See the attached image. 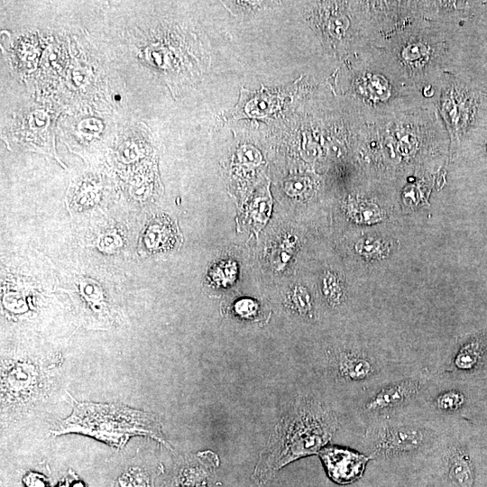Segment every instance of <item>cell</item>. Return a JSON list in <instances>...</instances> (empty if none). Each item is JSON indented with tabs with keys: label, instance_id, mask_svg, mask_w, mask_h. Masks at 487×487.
<instances>
[{
	"label": "cell",
	"instance_id": "obj_1",
	"mask_svg": "<svg viewBox=\"0 0 487 487\" xmlns=\"http://www.w3.org/2000/svg\"><path fill=\"white\" fill-rule=\"evenodd\" d=\"M336 429L330 410L312 399L299 400L276 427L253 475L265 482L286 464L319 452Z\"/></svg>",
	"mask_w": 487,
	"mask_h": 487
},
{
	"label": "cell",
	"instance_id": "obj_2",
	"mask_svg": "<svg viewBox=\"0 0 487 487\" xmlns=\"http://www.w3.org/2000/svg\"><path fill=\"white\" fill-rule=\"evenodd\" d=\"M77 433L94 437L113 447L122 448L135 436H149L166 444L161 424L151 413L123 405L78 402L54 435Z\"/></svg>",
	"mask_w": 487,
	"mask_h": 487
},
{
	"label": "cell",
	"instance_id": "obj_3",
	"mask_svg": "<svg viewBox=\"0 0 487 487\" xmlns=\"http://www.w3.org/2000/svg\"><path fill=\"white\" fill-rule=\"evenodd\" d=\"M374 456L393 457L414 453L427 441L425 428L413 424H381L368 433Z\"/></svg>",
	"mask_w": 487,
	"mask_h": 487
},
{
	"label": "cell",
	"instance_id": "obj_4",
	"mask_svg": "<svg viewBox=\"0 0 487 487\" xmlns=\"http://www.w3.org/2000/svg\"><path fill=\"white\" fill-rule=\"evenodd\" d=\"M318 453L327 475L338 484L360 479L370 459L362 453L335 446H324Z\"/></svg>",
	"mask_w": 487,
	"mask_h": 487
},
{
	"label": "cell",
	"instance_id": "obj_5",
	"mask_svg": "<svg viewBox=\"0 0 487 487\" xmlns=\"http://www.w3.org/2000/svg\"><path fill=\"white\" fill-rule=\"evenodd\" d=\"M420 387V381L412 378L389 383L372 394L365 403V409L380 414L401 407L417 396Z\"/></svg>",
	"mask_w": 487,
	"mask_h": 487
},
{
	"label": "cell",
	"instance_id": "obj_6",
	"mask_svg": "<svg viewBox=\"0 0 487 487\" xmlns=\"http://www.w3.org/2000/svg\"><path fill=\"white\" fill-rule=\"evenodd\" d=\"M447 478L455 487H473L474 470L468 453L461 446L452 447L447 455Z\"/></svg>",
	"mask_w": 487,
	"mask_h": 487
},
{
	"label": "cell",
	"instance_id": "obj_7",
	"mask_svg": "<svg viewBox=\"0 0 487 487\" xmlns=\"http://www.w3.org/2000/svg\"><path fill=\"white\" fill-rule=\"evenodd\" d=\"M337 369L341 377L352 381H364L376 373L375 364L368 357L358 354H342Z\"/></svg>",
	"mask_w": 487,
	"mask_h": 487
},
{
	"label": "cell",
	"instance_id": "obj_8",
	"mask_svg": "<svg viewBox=\"0 0 487 487\" xmlns=\"http://www.w3.org/2000/svg\"><path fill=\"white\" fill-rule=\"evenodd\" d=\"M484 352V344L482 338H474L464 345L453 361V366L456 371L467 372L475 369Z\"/></svg>",
	"mask_w": 487,
	"mask_h": 487
},
{
	"label": "cell",
	"instance_id": "obj_9",
	"mask_svg": "<svg viewBox=\"0 0 487 487\" xmlns=\"http://www.w3.org/2000/svg\"><path fill=\"white\" fill-rule=\"evenodd\" d=\"M251 97L244 99V104L241 106L242 115H244L250 117L266 116L276 111L280 106L278 96L265 92H258Z\"/></svg>",
	"mask_w": 487,
	"mask_h": 487
},
{
	"label": "cell",
	"instance_id": "obj_10",
	"mask_svg": "<svg viewBox=\"0 0 487 487\" xmlns=\"http://www.w3.org/2000/svg\"><path fill=\"white\" fill-rule=\"evenodd\" d=\"M29 366L16 364L8 372H5V386H8L16 394L28 391L33 385L34 373Z\"/></svg>",
	"mask_w": 487,
	"mask_h": 487
},
{
	"label": "cell",
	"instance_id": "obj_11",
	"mask_svg": "<svg viewBox=\"0 0 487 487\" xmlns=\"http://www.w3.org/2000/svg\"><path fill=\"white\" fill-rule=\"evenodd\" d=\"M348 215L357 223L372 224L381 219V212L375 205L363 202H350Z\"/></svg>",
	"mask_w": 487,
	"mask_h": 487
},
{
	"label": "cell",
	"instance_id": "obj_12",
	"mask_svg": "<svg viewBox=\"0 0 487 487\" xmlns=\"http://www.w3.org/2000/svg\"><path fill=\"white\" fill-rule=\"evenodd\" d=\"M465 403L464 393L458 390H447L440 392L435 399L436 408L443 412H455Z\"/></svg>",
	"mask_w": 487,
	"mask_h": 487
},
{
	"label": "cell",
	"instance_id": "obj_13",
	"mask_svg": "<svg viewBox=\"0 0 487 487\" xmlns=\"http://www.w3.org/2000/svg\"><path fill=\"white\" fill-rule=\"evenodd\" d=\"M322 290L327 300L333 304H338L342 298V288L337 276L332 272H326L322 280Z\"/></svg>",
	"mask_w": 487,
	"mask_h": 487
},
{
	"label": "cell",
	"instance_id": "obj_14",
	"mask_svg": "<svg viewBox=\"0 0 487 487\" xmlns=\"http://www.w3.org/2000/svg\"><path fill=\"white\" fill-rule=\"evenodd\" d=\"M293 308L301 315H308L312 310L310 296L308 290L299 285L295 286L289 295Z\"/></svg>",
	"mask_w": 487,
	"mask_h": 487
},
{
	"label": "cell",
	"instance_id": "obj_15",
	"mask_svg": "<svg viewBox=\"0 0 487 487\" xmlns=\"http://www.w3.org/2000/svg\"><path fill=\"white\" fill-rule=\"evenodd\" d=\"M357 253L366 258H377L385 251L384 244L372 237H366L357 242L355 245Z\"/></svg>",
	"mask_w": 487,
	"mask_h": 487
},
{
	"label": "cell",
	"instance_id": "obj_16",
	"mask_svg": "<svg viewBox=\"0 0 487 487\" xmlns=\"http://www.w3.org/2000/svg\"><path fill=\"white\" fill-rule=\"evenodd\" d=\"M284 189L293 198H305L311 189V182L307 178H295L284 183Z\"/></svg>",
	"mask_w": 487,
	"mask_h": 487
},
{
	"label": "cell",
	"instance_id": "obj_17",
	"mask_svg": "<svg viewBox=\"0 0 487 487\" xmlns=\"http://www.w3.org/2000/svg\"><path fill=\"white\" fill-rule=\"evenodd\" d=\"M271 200L266 198H257L252 205L251 216L256 224L263 225L270 216Z\"/></svg>",
	"mask_w": 487,
	"mask_h": 487
},
{
	"label": "cell",
	"instance_id": "obj_18",
	"mask_svg": "<svg viewBox=\"0 0 487 487\" xmlns=\"http://www.w3.org/2000/svg\"><path fill=\"white\" fill-rule=\"evenodd\" d=\"M234 310L242 317L252 318L256 316L258 306L253 299H244L235 303Z\"/></svg>",
	"mask_w": 487,
	"mask_h": 487
},
{
	"label": "cell",
	"instance_id": "obj_19",
	"mask_svg": "<svg viewBox=\"0 0 487 487\" xmlns=\"http://www.w3.org/2000/svg\"><path fill=\"white\" fill-rule=\"evenodd\" d=\"M239 161L250 166H256L261 161V155L252 146H243L237 152Z\"/></svg>",
	"mask_w": 487,
	"mask_h": 487
}]
</instances>
